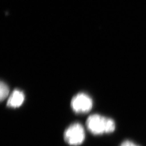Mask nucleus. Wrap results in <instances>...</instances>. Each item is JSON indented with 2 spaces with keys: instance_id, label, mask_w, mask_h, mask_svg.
<instances>
[{
  "instance_id": "obj_1",
  "label": "nucleus",
  "mask_w": 146,
  "mask_h": 146,
  "mask_svg": "<svg viewBox=\"0 0 146 146\" xmlns=\"http://www.w3.org/2000/svg\"><path fill=\"white\" fill-rule=\"evenodd\" d=\"M86 126L94 135L113 133L116 128L114 120L99 114L90 115L86 120Z\"/></svg>"
},
{
  "instance_id": "obj_2",
  "label": "nucleus",
  "mask_w": 146,
  "mask_h": 146,
  "mask_svg": "<svg viewBox=\"0 0 146 146\" xmlns=\"http://www.w3.org/2000/svg\"><path fill=\"white\" fill-rule=\"evenodd\" d=\"M86 138L84 126L79 122H74L68 126L63 133L64 141L69 145L78 146L83 143Z\"/></svg>"
},
{
  "instance_id": "obj_3",
  "label": "nucleus",
  "mask_w": 146,
  "mask_h": 146,
  "mask_svg": "<svg viewBox=\"0 0 146 146\" xmlns=\"http://www.w3.org/2000/svg\"><path fill=\"white\" fill-rule=\"evenodd\" d=\"M93 102L88 94L80 93L75 95L71 101L70 106L73 111L78 114H86L93 108Z\"/></svg>"
},
{
  "instance_id": "obj_4",
  "label": "nucleus",
  "mask_w": 146,
  "mask_h": 146,
  "mask_svg": "<svg viewBox=\"0 0 146 146\" xmlns=\"http://www.w3.org/2000/svg\"><path fill=\"white\" fill-rule=\"evenodd\" d=\"M25 100L24 93L19 89H15L9 96L7 102V107L16 108L21 107Z\"/></svg>"
},
{
  "instance_id": "obj_5",
  "label": "nucleus",
  "mask_w": 146,
  "mask_h": 146,
  "mask_svg": "<svg viewBox=\"0 0 146 146\" xmlns=\"http://www.w3.org/2000/svg\"><path fill=\"white\" fill-rule=\"evenodd\" d=\"M9 93V89L6 84L1 82L0 84V99L1 101L5 100L8 96Z\"/></svg>"
},
{
  "instance_id": "obj_6",
  "label": "nucleus",
  "mask_w": 146,
  "mask_h": 146,
  "mask_svg": "<svg viewBox=\"0 0 146 146\" xmlns=\"http://www.w3.org/2000/svg\"><path fill=\"white\" fill-rule=\"evenodd\" d=\"M120 146H139L134 142L129 141V140H125L123 141Z\"/></svg>"
}]
</instances>
